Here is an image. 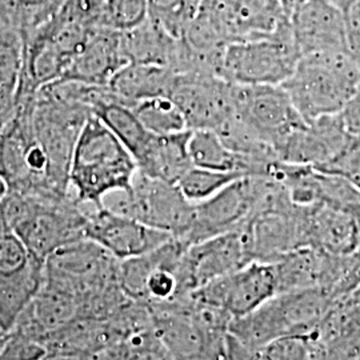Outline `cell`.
<instances>
[{"label":"cell","instance_id":"1","mask_svg":"<svg viewBox=\"0 0 360 360\" xmlns=\"http://www.w3.org/2000/svg\"><path fill=\"white\" fill-rule=\"evenodd\" d=\"M120 260L84 238L63 245L44 262V278L75 297L77 316L112 318L132 300L119 279Z\"/></svg>","mask_w":360,"mask_h":360},{"label":"cell","instance_id":"2","mask_svg":"<svg viewBox=\"0 0 360 360\" xmlns=\"http://www.w3.org/2000/svg\"><path fill=\"white\" fill-rule=\"evenodd\" d=\"M0 210L6 226L26 245L31 259L43 264L60 247L86 238V212L72 195L43 198L8 193Z\"/></svg>","mask_w":360,"mask_h":360},{"label":"cell","instance_id":"3","mask_svg":"<svg viewBox=\"0 0 360 360\" xmlns=\"http://www.w3.org/2000/svg\"><path fill=\"white\" fill-rule=\"evenodd\" d=\"M138 165L103 122L90 116L82 129L70 165V193L79 205L102 207L105 195L127 190Z\"/></svg>","mask_w":360,"mask_h":360},{"label":"cell","instance_id":"4","mask_svg":"<svg viewBox=\"0 0 360 360\" xmlns=\"http://www.w3.org/2000/svg\"><path fill=\"white\" fill-rule=\"evenodd\" d=\"M334 299L327 288L279 294L248 315L233 319L229 333L255 354L276 340H309Z\"/></svg>","mask_w":360,"mask_h":360},{"label":"cell","instance_id":"5","mask_svg":"<svg viewBox=\"0 0 360 360\" xmlns=\"http://www.w3.org/2000/svg\"><path fill=\"white\" fill-rule=\"evenodd\" d=\"M282 87L306 123L338 115L360 89V65L348 51L302 56Z\"/></svg>","mask_w":360,"mask_h":360},{"label":"cell","instance_id":"6","mask_svg":"<svg viewBox=\"0 0 360 360\" xmlns=\"http://www.w3.org/2000/svg\"><path fill=\"white\" fill-rule=\"evenodd\" d=\"M32 98L16 101V112L0 132V176L8 191L43 198L70 196V184L60 179L35 135Z\"/></svg>","mask_w":360,"mask_h":360},{"label":"cell","instance_id":"7","mask_svg":"<svg viewBox=\"0 0 360 360\" xmlns=\"http://www.w3.org/2000/svg\"><path fill=\"white\" fill-rule=\"evenodd\" d=\"M193 206L178 184L155 179L139 169L129 188L110 193L102 200V207L108 211L139 220L178 239H183L191 227Z\"/></svg>","mask_w":360,"mask_h":360},{"label":"cell","instance_id":"8","mask_svg":"<svg viewBox=\"0 0 360 360\" xmlns=\"http://www.w3.org/2000/svg\"><path fill=\"white\" fill-rule=\"evenodd\" d=\"M299 60L300 53L285 25L270 37L230 43L219 75L236 86H282Z\"/></svg>","mask_w":360,"mask_h":360},{"label":"cell","instance_id":"9","mask_svg":"<svg viewBox=\"0 0 360 360\" xmlns=\"http://www.w3.org/2000/svg\"><path fill=\"white\" fill-rule=\"evenodd\" d=\"M255 262L245 226L188 245L176 271L178 297L191 295L220 278ZM175 299V300H176Z\"/></svg>","mask_w":360,"mask_h":360},{"label":"cell","instance_id":"10","mask_svg":"<svg viewBox=\"0 0 360 360\" xmlns=\"http://www.w3.org/2000/svg\"><path fill=\"white\" fill-rule=\"evenodd\" d=\"M270 176H245L200 203H193L191 227L183 240L191 245L236 231L247 224L267 190Z\"/></svg>","mask_w":360,"mask_h":360},{"label":"cell","instance_id":"11","mask_svg":"<svg viewBox=\"0 0 360 360\" xmlns=\"http://www.w3.org/2000/svg\"><path fill=\"white\" fill-rule=\"evenodd\" d=\"M187 247L183 240L172 238L148 254L122 260L119 279L123 291L147 306L175 300L179 290L176 271Z\"/></svg>","mask_w":360,"mask_h":360},{"label":"cell","instance_id":"12","mask_svg":"<svg viewBox=\"0 0 360 360\" xmlns=\"http://www.w3.org/2000/svg\"><path fill=\"white\" fill-rule=\"evenodd\" d=\"M276 295L279 288L274 263L255 260L188 296L220 309L233 321L248 315Z\"/></svg>","mask_w":360,"mask_h":360},{"label":"cell","instance_id":"13","mask_svg":"<svg viewBox=\"0 0 360 360\" xmlns=\"http://www.w3.org/2000/svg\"><path fill=\"white\" fill-rule=\"evenodd\" d=\"M235 84L206 72L176 74L169 98L178 104L187 129H217L235 114Z\"/></svg>","mask_w":360,"mask_h":360},{"label":"cell","instance_id":"14","mask_svg":"<svg viewBox=\"0 0 360 360\" xmlns=\"http://www.w3.org/2000/svg\"><path fill=\"white\" fill-rule=\"evenodd\" d=\"M282 1L287 25L300 58L348 51L345 19L339 6L330 0Z\"/></svg>","mask_w":360,"mask_h":360},{"label":"cell","instance_id":"15","mask_svg":"<svg viewBox=\"0 0 360 360\" xmlns=\"http://www.w3.org/2000/svg\"><path fill=\"white\" fill-rule=\"evenodd\" d=\"M235 111L276 148L296 129L306 124L282 86H236ZM278 156V155H276Z\"/></svg>","mask_w":360,"mask_h":360},{"label":"cell","instance_id":"16","mask_svg":"<svg viewBox=\"0 0 360 360\" xmlns=\"http://www.w3.org/2000/svg\"><path fill=\"white\" fill-rule=\"evenodd\" d=\"M86 212V238L103 247L117 260L142 257L174 236L139 220L117 215L104 207L82 205Z\"/></svg>","mask_w":360,"mask_h":360},{"label":"cell","instance_id":"17","mask_svg":"<svg viewBox=\"0 0 360 360\" xmlns=\"http://www.w3.org/2000/svg\"><path fill=\"white\" fill-rule=\"evenodd\" d=\"M340 114L322 116L291 132L276 148L278 159L288 165L322 167L351 139Z\"/></svg>","mask_w":360,"mask_h":360},{"label":"cell","instance_id":"18","mask_svg":"<svg viewBox=\"0 0 360 360\" xmlns=\"http://www.w3.org/2000/svg\"><path fill=\"white\" fill-rule=\"evenodd\" d=\"M127 65L120 44V32L102 26L91 27L60 80L107 86Z\"/></svg>","mask_w":360,"mask_h":360},{"label":"cell","instance_id":"19","mask_svg":"<svg viewBox=\"0 0 360 360\" xmlns=\"http://www.w3.org/2000/svg\"><path fill=\"white\" fill-rule=\"evenodd\" d=\"M232 41L264 38L287 25L282 0H206Z\"/></svg>","mask_w":360,"mask_h":360},{"label":"cell","instance_id":"20","mask_svg":"<svg viewBox=\"0 0 360 360\" xmlns=\"http://www.w3.org/2000/svg\"><path fill=\"white\" fill-rule=\"evenodd\" d=\"M303 207L309 247L335 257H351L359 250V218L322 203Z\"/></svg>","mask_w":360,"mask_h":360},{"label":"cell","instance_id":"21","mask_svg":"<svg viewBox=\"0 0 360 360\" xmlns=\"http://www.w3.org/2000/svg\"><path fill=\"white\" fill-rule=\"evenodd\" d=\"M77 315L75 297L65 288L44 278L38 292L27 304L13 326V333L41 342L43 338L62 328Z\"/></svg>","mask_w":360,"mask_h":360},{"label":"cell","instance_id":"22","mask_svg":"<svg viewBox=\"0 0 360 360\" xmlns=\"http://www.w3.org/2000/svg\"><path fill=\"white\" fill-rule=\"evenodd\" d=\"M120 44L127 63L162 65L174 72L179 65L181 52L179 38H175L151 18L142 26L120 32Z\"/></svg>","mask_w":360,"mask_h":360},{"label":"cell","instance_id":"23","mask_svg":"<svg viewBox=\"0 0 360 360\" xmlns=\"http://www.w3.org/2000/svg\"><path fill=\"white\" fill-rule=\"evenodd\" d=\"M191 131L171 135H151L142 154L136 158L138 169L155 179L178 184L181 176L193 167L188 151Z\"/></svg>","mask_w":360,"mask_h":360},{"label":"cell","instance_id":"24","mask_svg":"<svg viewBox=\"0 0 360 360\" xmlns=\"http://www.w3.org/2000/svg\"><path fill=\"white\" fill-rule=\"evenodd\" d=\"M360 342V284L335 297L316 331L307 340L321 351H334Z\"/></svg>","mask_w":360,"mask_h":360},{"label":"cell","instance_id":"25","mask_svg":"<svg viewBox=\"0 0 360 360\" xmlns=\"http://www.w3.org/2000/svg\"><path fill=\"white\" fill-rule=\"evenodd\" d=\"M175 75L167 67L127 63L107 86L120 103L134 107L147 99L169 96Z\"/></svg>","mask_w":360,"mask_h":360},{"label":"cell","instance_id":"26","mask_svg":"<svg viewBox=\"0 0 360 360\" xmlns=\"http://www.w3.org/2000/svg\"><path fill=\"white\" fill-rule=\"evenodd\" d=\"M188 151L193 167L215 171H238L248 176L245 160L239 155L232 153L217 131H191Z\"/></svg>","mask_w":360,"mask_h":360},{"label":"cell","instance_id":"27","mask_svg":"<svg viewBox=\"0 0 360 360\" xmlns=\"http://www.w3.org/2000/svg\"><path fill=\"white\" fill-rule=\"evenodd\" d=\"M95 116L99 117L111 132L129 150L134 159L142 154L146 144L153 135L141 123L132 108L119 102L103 104L96 110Z\"/></svg>","mask_w":360,"mask_h":360},{"label":"cell","instance_id":"28","mask_svg":"<svg viewBox=\"0 0 360 360\" xmlns=\"http://www.w3.org/2000/svg\"><path fill=\"white\" fill-rule=\"evenodd\" d=\"M96 360H175L154 326L136 331L103 351Z\"/></svg>","mask_w":360,"mask_h":360},{"label":"cell","instance_id":"29","mask_svg":"<svg viewBox=\"0 0 360 360\" xmlns=\"http://www.w3.org/2000/svg\"><path fill=\"white\" fill-rule=\"evenodd\" d=\"M131 108L146 129L154 135H171L187 129L178 104L169 96L147 99Z\"/></svg>","mask_w":360,"mask_h":360},{"label":"cell","instance_id":"30","mask_svg":"<svg viewBox=\"0 0 360 360\" xmlns=\"http://www.w3.org/2000/svg\"><path fill=\"white\" fill-rule=\"evenodd\" d=\"M245 176L238 171H215L193 166L181 176L178 186L191 203H200Z\"/></svg>","mask_w":360,"mask_h":360},{"label":"cell","instance_id":"31","mask_svg":"<svg viewBox=\"0 0 360 360\" xmlns=\"http://www.w3.org/2000/svg\"><path fill=\"white\" fill-rule=\"evenodd\" d=\"M23 65V37L18 30H0V96H16Z\"/></svg>","mask_w":360,"mask_h":360},{"label":"cell","instance_id":"32","mask_svg":"<svg viewBox=\"0 0 360 360\" xmlns=\"http://www.w3.org/2000/svg\"><path fill=\"white\" fill-rule=\"evenodd\" d=\"M7 3L13 26L25 37L60 13L65 0H7Z\"/></svg>","mask_w":360,"mask_h":360},{"label":"cell","instance_id":"33","mask_svg":"<svg viewBox=\"0 0 360 360\" xmlns=\"http://www.w3.org/2000/svg\"><path fill=\"white\" fill-rule=\"evenodd\" d=\"M150 18V0H105L99 26L127 32Z\"/></svg>","mask_w":360,"mask_h":360},{"label":"cell","instance_id":"34","mask_svg":"<svg viewBox=\"0 0 360 360\" xmlns=\"http://www.w3.org/2000/svg\"><path fill=\"white\" fill-rule=\"evenodd\" d=\"M316 171L348 180L360 190V136L352 135L342 151Z\"/></svg>","mask_w":360,"mask_h":360},{"label":"cell","instance_id":"35","mask_svg":"<svg viewBox=\"0 0 360 360\" xmlns=\"http://www.w3.org/2000/svg\"><path fill=\"white\" fill-rule=\"evenodd\" d=\"M30 260L31 257L26 245L13 232H7L0 236V274L22 270Z\"/></svg>","mask_w":360,"mask_h":360},{"label":"cell","instance_id":"36","mask_svg":"<svg viewBox=\"0 0 360 360\" xmlns=\"http://www.w3.org/2000/svg\"><path fill=\"white\" fill-rule=\"evenodd\" d=\"M46 355V348L40 342L13 331L6 345L0 348V360H39Z\"/></svg>","mask_w":360,"mask_h":360},{"label":"cell","instance_id":"37","mask_svg":"<svg viewBox=\"0 0 360 360\" xmlns=\"http://www.w3.org/2000/svg\"><path fill=\"white\" fill-rule=\"evenodd\" d=\"M105 0H65L60 10L67 18L86 26H99Z\"/></svg>","mask_w":360,"mask_h":360},{"label":"cell","instance_id":"38","mask_svg":"<svg viewBox=\"0 0 360 360\" xmlns=\"http://www.w3.org/2000/svg\"><path fill=\"white\" fill-rule=\"evenodd\" d=\"M339 7L345 19L348 51L360 65V0H345Z\"/></svg>","mask_w":360,"mask_h":360},{"label":"cell","instance_id":"39","mask_svg":"<svg viewBox=\"0 0 360 360\" xmlns=\"http://www.w3.org/2000/svg\"><path fill=\"white\" fill-rule=\"evenodd\" d=\"M340 116L348 131L352 135L360 136V89L355 96L349 101L346 108L340 112Z\"/></svg>","mask_w":360,"mask_h":360},{"label":"cell","instance_id":"40","mask_svg":"<svg viewBox=\"0 0 360 360\" xmlns=\"http://www.w3.org/2000/svg\"><path fill=\"white\" fill-rule=\"evenodd\" d=\"M311 351H312V355H314V360H335L331 355H328L323 351H318V349H314V348H311Z\"/></svg>","mask_w":360,"mask_h":360},{"label":"cell","instance_id":"41","mask_svg":"<svg viewBox=\"0 0 360 360\" xmlns=\"http://www.w3.org/2000/svg\"><path fill=\"white\" fill-rule=\"evenodd\" d=\"M304 342H306V340H304ZM297 360H314L312 351H311V348H309L307 342H306V346L303 348V351H302V354H300V356H299V359Z\"/></svg>","mask_w":360,"mask_h":360},{"label":"cell","instance_id":"42","mask_svg":"<svg viewBox=\"0 0 360 360\" xmlns=\"http://www.w3.org/2000/svg\"><path fill=\"white\" fill-rule=\"evenodd\" d=\"M10 335H11V333H8V331H6V330H3V328L0 327V348L6 345V342L8 340Z\"/></svg>","mask_w":360,"mask_h":360},{"label":"cell","instance_id":"43","mask_svg":"<svg viewBox=\"0 0 360 360\" xmlns=\"http://www.w3.org/2000/svg\"><path fill=\"white\" fill-rule=\"evenodd\" d=\"M39 360H68L65 359V358H59V356H50V355H46L44 358H41V359Z\"/></svg>","mask_w":360,"mask_h":360},{"label":"cell","instance_id":"44","mask_svg":"<svg viewBox=\"0 0 360 360\" xmlns=\"http://www.w3.org/2000/svg\"><path fill=\"white\" fill-rule=\"evenodd\" d=\"M330 1H333V3L336 4V6H340V4H342L345 0H330Z\"/></svg>","mask_w":360,"mask_h":360},{"label":"cell","instance_id":"45","mask_svg":"<svg viewBox=\"0 0 360 360\" xmlns=\"http://www.w3.org/2000/svg\"><path fill=\"white\" fill-rule=\"evenodd\" d=\"M252 360H257V359H255V358H254V359H252Z\"/></svg>","mask_w":360,"mask_h":360}]
</instances>
